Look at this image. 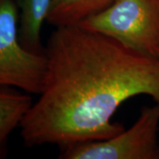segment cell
Instances as JSON below:
<instances>
[{
  "label": "cell",
  "mask_w": 159,
  "mask_h": 159,
  "mask_svg": "<svg viewBox=\"0 0 159 159\" xmlns=\"http://www.w3.org/2000/svg\"><path fill=\"white\" fill-rule=\"evenodd\" d=\"M45 56L43 89L20 125L27 147L105 140L125 129L113 120L124 102L148 96L159 104V58L105 34L56 27Z\"/></svg>",
  "instance_id": "obj_1"
},
{
  "label": "cell",
  "mask_w": 159,
  "mask_h": 159,
  "mask_svg": "<svg viewBox=\"0 0 159 159\" xmlns=\"http://www.w3.org/2000/svg\"><path fill=\"white\" fill-rule=\"evenodd\" d=\"M78 25L159 58V0H116Z\"/></svg>",
  "instance_id": "obj_2"
},
{
  "label": "cell",
  "mask_w": 159,
  "mask_h": 159,
  "mask_svg": "<svg viewBox=\"0 0 159 159\" xmlns=\"http://www.w3.org/2000/svg\"><path fill=\"white\" fill-rule=\"evenodd\" d=\"M17 0H0V89L40 95L47 72L45 54L27 50L19 35Z\"/></svg>",
  "instance_id": "obj_3"
},
{
  "label": "cell",
  "mask_w": 159,
  "mask_h": 159,
  "mask_svg": "<svg viewBox=\"0 0 159 159\" xmlns=\"http://www.w3.org/2000/svg\"><path fill=\"white\" fill-rule=\"evenodd\" d=\"M159 104L142 108L128 129L102 141L61 148L62 159H159Z\"/></svg>",
  "instance_id": "obj_4"
},
{
  "label": "cell",
  "mask_w": 159,
  "mask_h": 159,
  "mask_svg": "<svg viewBox=\"0 0 159 159\" xmlns=\"http://www.w3.org/2000/svg\"><path fill=\"white\" fill-rule=\"evenodd\" d=\"M20 11L19 35L22 45L29 51L45 54L41 30L47 21L51 0H17Z\"/></svg>",
  "instance_id": "obj_5"
},
{
  "label": "cell",
  "mask_w": 159,
  "mask_h": 159,
  "mask_svg": "<svg viewBox=\"0 0 159 159\" xmlns=\"http://www.w3.org/2000/svg\"><path fill=\"white\" fill-rule=\"evenodd\" d=\"M33 104L30 94L15 88L0 89V158L7 155L8 139Z\"/></svg>",
  "instance_id": "obj_6"
},
{
  "label": "cell",
  "mask_w": 159,
  "mask_h": 159,
  "mask_svg": "<svg viewBox=\"0 0 159 159\" xmlns=\"http://www.w3.org/2000/svg\"><path fill=\"white\" fill-rule=\"evenodd\" d=\"M116 0H51L47 21L52 26L78 25L107 8Z\"/></svg>",
  "instance_id": "obj_7"
}]
</instances>
